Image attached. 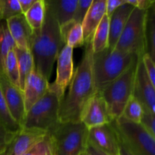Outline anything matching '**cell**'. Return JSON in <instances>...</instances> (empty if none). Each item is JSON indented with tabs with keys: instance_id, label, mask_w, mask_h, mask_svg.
<instances>
[{
	"instance_id": "1",
	"label": "cell",
	"mask_w": 155,
	"mask_h": 155,
	"mask_svg": "<svg viewBox=\"0 0 155 155\" xmlns=\"http://www.w3.org/2000/svg\"><path fill=\"white\" fill-rule=\"evenodd\" d=\"M83 56L60 104L59 123H79L80 116L89 100L97 93L92 74V42L85 43Z\"/></svg>"
},
{
	"instance_id": "2",
	"label": "cell",
	"mask_w": 155,
	"mask_h": 155,
	"mask_svg": "<svg viewBox=\"0 0 155 155\" xmlns=\"http://www.w3.org/2000/svg\"><path fill=\"white\" fill-rule=\"evenodd\" d=\"M65 45L60 33V26L48 5L42 27L33 32L30 50L34 62V69L49 80L54 62Z\"/></svg>"
},
{
	"instance_id": "3",
	"label": "cell",
	"mask_w": 155,
	"mask_h": 155,
	"mask_svg": "<svg viewBox=\"0 0 155 155\" xmlns=\"http://www.w3.org/2000/svg\"><path fill=\"white\" fill-rule=\"evenodd\" d=\"M139 57L135 53L109 48L93 53L92 74L97 93L124 74Z\"/></svg>"
},
{
	"instance_id": "4",
	"label": "cell",
	"mask_w": 155,
	"mask_h": 155,
	"mask_svg": "<svg viewBox=\"0 0 155 155\" xmlns=\"http://www.w3.org/2000/svg\"><path fill=\"white\" fill-rule=\"evenodd\" d=\"M88 129L79 123H58L48 133L53 155H82L86 151Z\"/></svg>"
},
{
	"instance_id": "5",
	"label": "cell",
	"mask_w": 155,
	"mask_h": 155,
	"mask_svg": "<svg viewBox=\"0 0 155 155\" xmlns=\"http://www.w3.org/2000/svg\"><path fill=\"white\" fill-rule=\"evenodd\" d=\"M120 144L132 155H155V138L140 124L130 122L124 117L110 122Z\"/></svg>"
},
{
	"instance_id": "6",
	"label": "cell",
	"mask_w": 155,
	"mask_h": 155,
	"mask_svg": "<svg viewBox=\"0 0 155 155\" xmlns=\"http://www.w3.org/2000/svg\"><path fill=\"white\" fill-rule=\"evenodd\" d=\"M138 60L100 92L112 120L120 117L126 104L133 97Z\"/></svg>"
},
{
	"instance_id": "7",
	"label": "cell",
	"mask_w": 155,
	"mask_h": 155,
	"mask_svg": "<svg viewBox=\"0 0 155 155\" xmlns=\"http://www.w3.org/2000/svg\"><path fill=\"white\" fill-rule=\"evenodd\" d=\"M61 99L48 89L46 93L26 113L21 127L36 129L48 133L59 123L58 114Z\"/></svg>"
},
{
	"instance_id": "8",
	"label": "cell",
	"mask_w": 155,
	"mask_h": 155,
	"mask_svg": "<svg viewBox=\"0 0 155 155\" xmlns=\"http://www.w3.org/2000/svg\"><path fill=\"white\" fill-rule=\"evenodd\" d=\"M147 11L134 8L127 20L114 49L133 52L139 56L145 54L146 47L145 24Z\"/></svg>"
},
{
	"instance_id": "9",
	"label": "cell",
	"mask_w": 155,
	"mask_h": 155,
	"mask_svg": "<svg viewBox=\"0 0 155 155\" xmlns=\"http://www.w3.org/2000/svg\"><path fill=\"white\" fill-rule=\"evenodd\" d=\"M73 51L74 48L68 45H65L63 47L56 60L57 69L55 80L52 83H49L48 86V89L55 92L61 100L74 77Z\"/></svg>"
},
{
	"instance_id": "10",
	"label": "cell",
	"mask_w": 155,
	"mask_h": 155,
	"mask_svg": "<svg viewBox=\"0 0 155 155\" xmlns=\"http://www.w3.org/2000/svg\"><path fill=\"white\" fill-rule=\"evenodd\" d=\"M88 142L106 155H120V142L111 124L88 130Z\"/></svg>"
},
{
	"instance_id": "11",
	"label": "cell",
	"mask_w": 155,
	"mask_h": 155,
	"mask_svg": "<svg viewBox=\"0 0 155 155\" xmlns=\"http://www.w3.org/2000/svg\"><path fill=\"white\" fill-rule=\"evenodd\" d=\"M142 56H139L138 60L133 96L142 104L144 108L155 114L154 86L151 83L145 72Z\"/></svg>"
},
{
	"instance_id": "12",
	"label": "cell",
	"mask_w": 155,
	"mask_h": 155,
	"mask_svg": "<svg viewBox=\"0 0 155 155\" xmlns=\"http://www.w3.org/2000/svg\"><path fill=\"white\" fill-rule=\"evenodd\" d=\"M0 88L11 115L21 127L25 117L23 91L14 86L4 73H0Z\"/></svg>"
},
{
	"instance_id": "13",
	"label": "cell",
	"mask_w": 155,
	"mask_h": 155,
	"mask_svg": "<svg viewBox=\"0 0 155 155\" xmlns=\"http://www.w3.org/2000/svg\"><path fill=\"white\" fill-rule=\"evenodd\" d=\"M112 121L107 104L100 93H96L86 104L80 116V122L88 129L94 128Z\"/></svg>"
},
{
	"instance_id": "14",
	"label": "cell",
	"mask_w": 155,
	"mask_h": 155,
	"mask_svg": "<svg viewBox=\"0 0 155 155\" xmlns=\"http://www.w3.org/2000/svg\"><path fill=\"white\" fill-rule=\"evenodd\" d=\"M46 135L42 130L21 128L15 133L2 155H23Z\"/></svg>"
},
{
	"instance_id": "15",
	"label": "cell",
	"mask_w": 155,
	"mask_h": 155,
	"mask_svg": "<svg viewBox=\"0 0 155 155\" xmlns=\"http://www.w3.org/2000/svg\"><path fill=\"white\" fill-rule=\"evenodd\" d=\"M48 86V80L38 73L36 70H33L26 79L23 89L25 114L30 110V107L46 93Z\"/></svg>"
},
{
	"instance_id": "16",
	"label": "cell",
	"mask_w": 155,
	"mask_h": 155,
	"mask_svg": "<svg viewBox=\"0 0 155 155\" xmlns=\"http://www.w3.org/2000/svg\"><path fill=\"white\" fill-rule=\"evenodd\" d=\"M134 7L127 2L120 6L109 17V39L108 48L114 49L123 30L131 15Z\"/></svg>"
},
{
	"instance_id": "17",
	"label": "cell",
	"mask_w": 155,
	"mask_h": 155,
	"mask_svg": "<svg viewBox=\"0 0 155 155\" xmlns=\"http://www.w3.org/2000/svg\"><path fill=\"white\" fill-rule=\"evenodd\" d=\"M106 2L107 0H93L81 24L85 43L92 42L95 30L106 15Z\"/></svg>"
},
{
	"instance_id": "18",
	"label": "cell",
	"mask_w": 155,
	"mask_h": 155,
	"mask_svg": "<svg viewBox=\"0 0 155 155\" xmlns=\"http://www.w3.org/2000/svg\"><path fill=\"white\" fill-rule=\"evenodd\" d=\"M5 21L16 47L22 49L30 48V39L33 31L24 15H18Z\"/></svg>"
},
{
	"instance_id": "19",
	"label": "cell",
	"mask_w": 155,
	"mask_h": 155,
	"mask_svg": "<svg viewBox=\"0 0 155 155\" xmlns=\"http://www.w3.org/2000/svg\"><path fill=\"white\" fill-rule=\"evenodd\" d=\"M77 2L78 0H46L45 3L52 11L59 26H61L72 21Z\"/></svg>"
},
{
	"instance_id": "20",
	"label": "cell",
	"mask_w": 155,
	"mask_h": 155,
	"mask_svg": "<svg viewBox=\"0 0 155 155\" xmlns=\"http://www.w3.org/2000/svg\"><path fill=\"white\" fill-rule=\"evenodd\" d=\"M60 33L65 45L71 48H77L85 45L82 25L73 20L60 26Z\"/></svg>"
},
{
	"instance_id": "21",
	"label": "cell",
	"mask_w": 155,
	"mask_h": 155,
	"mask_svg": "<svg viewBox=\"0 0 155 155\" xmlns=\"http://www.w3.org/2000/svg\"><path fill=\"white\" fill-rule=\"evenodd\" d=\"M18 60L20 75V88L23 91L26 79L34 70V62L30 48L22 49L18 47L14 48Z\"/></svg>"
},
{
	"instance_id": "22",
	"label": "cell",
	"mask_w": 155,
	"mask_h": 155,
	"mask_svg": "<svg viewBox=\"0 0 155 155\" xmlns=\"http://www.w3.org/2000/svg\"><path fill=\"white\" fill-rule=\"evenodd\" d=\"M109 17L104 15L95 30L92 40L93 53H98L108 48Z\"/></svg>"
},
{
	"instance_id": "23",
	"label": "cell",
	"mask_w": 155,
	"mask_h": 155,
	"mask_svg": "<svg viewBox=\"0 0 155 155\" xmlns=\"http://www.w3.org/2000/svg\"><path fill=\"white\" fill-rule=\"evenodd\" d=\"M45 15V0H36L30 9L24 14L27 23L33 31L42 27Z\"/></svg>"
},
{
	"instance_id": "24",
	"label": "cell",
	"mask_w": 155,
	"mask_h": 155,
	"mask_svg": "<svg viewBox=\"0 0 155 155\" xmlns=\"http://www.w3.org/2000/svg\"><path fill=\"white\" fill-rule=\"evenodd\" d=\"M16 47L15 42L9 32L5 21L0 22V73H3L4 63L9 51Z\"/></svg>"
},
{
	"instance_id": "25",
	"label": "cell",
	"mask_w": 155,
	"mask_h": 155,
	"mask_svg": "<svg viewBox=\"0 0 155 155\" xmlns=\"http://www.w3.org/2000/svg\"><path fill=\"white\" fill-rule=\"evenodd\" d=\"M145 53L155 60V6L147 11L145 24Z\"/></svg>"
},
{
	"instance_id": "26",
	"label": "cell",
	"mask_w": 155,
	"mask_h": 155,
	"mask_svg": "<svg viewBox=\"0 0 155 155\" xmlns=\"http://www.w3.org/2000/svg\"><path fill=\"white\" fill-rule=\"evenodd\" d=\"M3 73L5 74L9 81L17 87L20 88V75L18 60L15 50L9 51L4 63ZM21 89V88H20Z\"/></svg>"
},
{
	"instance_id": "27",
	"label": "cell",
	"mask_w": 155,
	"mask_h": 155,
	"mask_svg": "<svg viewBox=\"0 0 155 155\" xmlns=\"http://www.w3.org/2000/svg\"><path fill=\"white\" fill-rule=\"evenodd\" d=\"M143 113V106L136 98L133 96L126 104L121 117L130 122L140 124Z\"/></svg>"
},
{
	"instance_id": "28",
	"label": "cell",
	"mask_w": 155,
	"mask_h": 155,
	"mask_svg": "<svg viewBox=\"0 0 155 155\" xmlns=\"http://www.w3.org/2000/svg\"><path fill=\"white\" fill-rule=\"evenodd\" d=\"M0 124L12 133H17L22 127L13 119L9 112L0 88Z\"/></svg>"
},
{
	"instance_id": "29",
	"label": "cell",
	"mask_w": 155,
	"mask_h": 155,
	"mask_svg": "<svg viewBox=\"0 0 155 155\" xmlns=\"http://www.w3.org/2000/svg\"><path fill=\"white\" fill-rule=\"evenodd\" d=\"M23 155H53L52 145L48 133Z\"/></svg>"
},
{
	"instance_id": "30",
	"label": "cell",
	"mask_w": 155,
	"mask_h": 155,
	"mask_svg": "<svg viewBox=\"0 0 155 155\" xmlns=\"http://www.w3.org/2000/svg\"><path fill=\"white\" fill-rule=\"evenodd\" d=\"M23 15L18 0H2V20L7 21Z\"/></svg>"
},
{
	"instance_id": "31",
	"label": "cell",
	"mask_w": 155,
	"mask_h": 155,
	"mask_svg": "<svg viewBox=\"0 0 155 155\" xmlns=\"http://www.w3.org/2000/svg\"><path fill=\"white\" fill-rule=\"evenodd\" d=\"M93 0H78L73 21L82 24Z\"/></svg>"
},
{
	"instance_id": "32",
	"label": "cell",
	"mask_w": 155,
	"mask_h": 155,
	"mask_svg": "<svg viewBox=\"0 0 155 155\" xmlns=\"http://www.w3.org/2000/svg\"><path fill=\"white\" fill-rule=\"evenodd\" d=\"M140 124L155 138V114L152 113L148 109L144 108L143 116L141 120Z\"/></svg>"
},
{
	"instance_id": "33",
	"label": "cell",
	"mask_w": 155,
	"mask_h": 155,
	"mask_svg": "<svg viewBox=\"0 0 155 155\" xmlns=\"http://www.w3.org/2000/svg\"><path fill=\"white\" fill-rule=\"evenodd\" d=\"M142 60L145 67V72L149 78L150 81L155 86V64L154 61L147 53L142 56Z\"/></svg>"
},
{
	"instance_id": "34",
	"label": "cell",
	"mask_w": 155,
	"mask_h": 155,
	"mask_svg": "<svg viewBox=\"0 0 155 155\" xmlns=\"http://www.w3.org/2000/svg\"><path fill=\"white\" fill-rule=\"evenodd\" d=\"M16 133H12L0 124V155H2L10 141Z\"/></svg>"
},
{
	"instance_id": "35",
	"label": "cell",
	"mask_w": 155,
	"mask_h": 155,
	"mask_svg": "<svg viewBox=\"0 0 155 155\" xmlns=\"http://www.w3.org/2000/svg\"><path fill=\"white\" fill-rule=\"evenodd\" d=\"M127 0H107L106 2V15L110 17L120 6L125 4Z\"/></svg>"
},
{
	"instance_id": "36",
	"label": "cell",
	"mask_w": 155,
	"mask_h": 155,
	"mask_svg": "<svg viewBox=\"0 0 155 155\" xmlns=\"http://www.w3.org/2000/svg\"><path fill=\"white\" fill-rule=\"evenodd\" d=\"M154 3L155 2L154 0H137V5L136 8L141 10L147 11L154 5Z\"/></svg>"
},
{
	"instance_id": "37",
	"label": "cell",
	"mask_w": 155,
	"mask_h": 155,
	"mask_svg": "<svg viewBox=\"0 0 155 155\" xmlns=\"http://www.w3.org/2000/svg\"><path fill=\"white\" fill-rule=\"evenodd\" d=\"M36 0H18L23 15L26 13L31 8Z\"/></svg>"
},
{
	"instance_id": "38",
	"label": "cell",
	"mask_w": 155,
	"mask_h": 155,
	"mask_svg": "<svg viewBox=\"0 0 155 155\" xmlns=\"http://www.w3.org/2000/svg\"><path fill=\"white\" fill-rule=\"evenodd\" d=\"M86 152L89 155H106L104 153L98 150V148H96L89 142H88L87 147H86Z\"/></svg>"
},
{
	"instance_id": "39",
	"label": "cell",
	"mask_w": 155,
	"mask_h": 155,
	"mask_svg": "<svg viewBox=\"0 0 155 155\" xmlns=\"http://www.w3.org/2000/svg\"><path fill=\"white\" fill-rule=\"evenodd\" d=\"M120 155H132V154H130V153L129 152V151H127V150L126 149L123 145H121L120 144Z\"/></svg>"
},
{
	"instance_id": "40",
	"label": "cell",
	"mask_w": 155,
	"mask_h": 155,
	"mask_svg": "<svg viewBox=\"0 0 155 155\" xmlns=\"http://www.w3.org/2000/svg\"><path fill=\"white\" fill-rule=\"evenodd\" d=\"M2 21V0H0V22Z\"/></svg>"
},
{
	"instance_id": "41",
	"label": "cell",
	"mask_w": 155,
	"mask_h": 155,
	"mask_svg": "<svg viewBox=\"0 0 155 155\" xmlns=\"http://www.w3.org/2000/svg\"><path fill=\"white\" fill-rule=\"evenodd\" d=\"M82 155H89V154H88V153L87 152H86H86H84V153H83V154H82Z\"/></svg>"
}]
</instances>
